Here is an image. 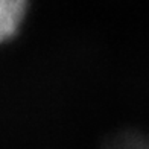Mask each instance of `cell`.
Wrapping results in <instances>:
<instances>
[{"instance_id":"obj_1","label":"cell","mask_w":149,"mask_h":149,"mask_svg":"<svg viewBox=\"0 0 149 149\" xmlns=\"http://www.w3.org/2000/svg\"><path fill=\"white\" fill-rule=\"evenodd\" d=\"M28 0H0V43L11 40L22 26Z\"/></svg>"},{"instance_id":"obj_2","label":"cell","mask_w":149,"mask_h":149,"mask_svg":"<svg viewBox=\"0 0 149 149\" xmlns=\"http://www.w3.org/2000/svg\"><path fill=\"white\" fill-rule=\"evenodd\" d=\"M105 149H149V135L139 132L117 134L105 145Z\"/></svg>"}]
</instances>
